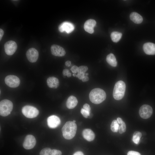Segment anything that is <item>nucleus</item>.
I'll return each instance as SVG.
<instances>
[{
	"mask_svg": "<svg viewBox=\"0 0 155 155\" xmlns=\"http://www.w3.org/2000/svg\"><path fill=\"white\" fill-rule=\"evenodd\" d=\"M4 33V32L3 30L1 28L0 29V41L1 40Z\"/></svg>",
	"mask_w": 155,
	"mask_h": 155,
	"instance_id": "36",
	"label": "nucleus"
},
{
	"mask_svg": "<svg viewBox=\"0 0 155 155\" xmlns=\"http://www.w3.org/2000/svg\"><path fill=\"white\" fill-rule=\"evenodd\" d=\"M78 67L76 65L73 66L71 69V70L73 74H75L78 72Z\"/></svg>",
	"mask_w": 155,
	"mask_h": 155,
	"instance_id": "30",
	"label": "nucleus"
},
{
	"mask_svg": "<svg viewBox=\"0 0 155 155\" xmlns=\"http://www.w3.org/2000/svg\"><path fill=\"white\" fill-rule=\"evenodd\" d=\"M117 121L119 125H121V124H122L123 123V120L122 119L120 118V117L117 118Z\"/></svg>",
	"mask_w": 155,
	"mask_h": 155,
	"instance_id": "35",
	"label": "nucleus"
},
{
	"mask_svg": "<svg viewBox=\"0 0 155 155\" xmlns=\"http://www.w3.org/2000/svg\"><path fill=\"white\" fill-rule=\"evenodd\" d=\"M74 29L73 24L70 22H65L61 24L59 27V30L61 32H66L67 33L71 32Z\"/></svg>",
	"mask_w": 155,
	"mask_h": 155,
	"instance_id": "13",
	"label": "nucleus"
},
{
	"mask_svg": "<svg viewBox=\"0 0 155 155\" xmlns=\"http://www.w3.org/2000/svg\"><path fill=\"white\" fill-rule=\"evenodd\" d=\"M153 113L152 107L147 104H144L140 108L139 114L141 117L144 119H147L150 118Z\"/></svg>",
	"mask_w": 155,
	"mask_h": 155,
	"instance_id": "7",
	"label": "nucleus"
},
{
	"mask_svg": "<svg viewBox=\"0 0 155 155\" xmlns=\"http://www.w3.org/2000/svg\"><path fill=\"white\" fill-rule=\"evenodd\" d=\"M49 148H45L42 149L40 153V155H50L51 150Z\"/></svg>",
	"mask_w": 155,
	"mask_h": 155,
	"instance_id": "24",
	"label": "nucleus"
},
{
	"mask_svg": "<svg viewBox=\"0 0 155 155\" xmlns=\"http://www.w3.org/2000/svg\"><path fill=\"white\" fill-rule=\"evenodd\" d=\"M119 126V124L118 123L117 121L114 120L112 122L111 125V129L113 132H117L118 130Z\"/></svg>",
	"mask_w": 155,
	"mask_h": 155,
	"instance_id": "23",
	"label": "nucleus"
},
{
	"mask_svg": "<svg viewBox=\"0 0 155 155\" xmlns=\"http://www.w3.org/2000/svg\"><path fill=\"white\" fill-rule=\"evenodd\" d=\"M130 18L133 22L136 24H140L143 21L142 17L136 12L131 13L130 15Z\"/></svg>",
	"mask_w": 155,
	"mask_h": 155,
	"instance_id": "19",
	"label": "nucleus"
},
{
	"mask_svg": "<svg viewBox=\"0 0 155 155\" xmlns=\"http://www.w3.org/2000/svg\"><path fill=\"white\" fill-rule=\"evenodd\" d=\"M76 77L77 78H78V75H76Z\"/></svg>",
	"mask_w": 155,
	"mask_h": 155,
	"instance_id": "43",
	"label": "nucleus"
},
{
	"mask_svg": "<svg viewBox=\"0 0 155 155\" xmlns=\"http://www.w3.org/2000/svg\"><path fill=\"white\" fill-rule=\"evenodd\" d=\"M5 82L8 86L12 88L18 87L20 83L19 78L13 75H9L6 77L5 79Z\"/></svg>",
	"mask_w": 155,
	"mask_h": 155,
	"instance_id": "6",
	"label": "nucleus"
},
{
	"mask_svg": "<svg viewBox=\"0 0 155 155\" xmlns=\"http://www.w3.org/2000/svg\"><path fill=\"white\" fill-rule=\"evenodd\" d=\"M96 24V21L92 19L88 20L84 23V29L86 32L92 34L94 32V28Z\"/></svg>",
	"mask_w": 155,
	"mask_h": 155,
	"instance_id": "14",
	"label": "nucleus"
},
{
	"mask_svg": "<svg viewBox=\"0 0 155 155\" xmlns=\"http://www.w3.org/2000/svg\"><path fill=\"white\" fill-rule=\"evenodd\" d=\"M78 78L80 80H82L85 75V73H78Z\"/></svg>",
	"mask_w": 155,
	"mask_h": 155,
	"instance_id": "32",
	"label": "nucleus"
},
{
	"mask_svg": "<svg viewBox=\"0 0 155 155\" xmlns=\"http://www.w3.org/2000/svg\"><path fill=\"white\" fill-rule=\"evenodd\" d=\"M127 155H141L138 152L133 151H130L128 152Z\"/></svg>",
	"mask_w": 155,
	"mask_h": 155,
	"instance_id": "29",
	"label": "nucleus"
},
{
	"mask_svg": "<svg viewBox=\"0 0 155 155\" xmlns=\"http://www.w3.org/2000/svg\"><path fill=\"white\" fill-rule=\"evenodd\" d=\"M126 130V125L125 123L123 121L122 124L119 125L118 130L120 134H122L125 132Z\"/></svg>",
	"mask_w": 155,
	"mask_h": 155,
	"instance_id": "25",
	"label": "nucleus"
},
{
	"mask_svg": "<svg viewBox=\"0 0 155 155\" xmlns=\"http://www.w3.org/2000/svg\"><path fill=\"white\" fill-rule=\"evenodd\" d=\"M88 69V67L86 66H81L78 68V73H85Z\"/></svg>",
	"mask_w": 155,
	"mask_h": 155,
	"instance_id": "26",
	"label": "nucleus"
},
{
	"mask_svg": "<svg viewBox=\"0 0 155 155\" xmlns=\"http://www.w3.org/2000/svg\"><path fill=\"white\" fill-rule=\"evenodd\" d=\"M89 78L86 75H84L82 80L83 82H86L88 81L89 80Z\"/></svg>",
	"mask_w": 155,
	"mask_h": 155,
	"instance_id": "34",
	"label": "nucleus"
},
{
	"mask_svg": "<svg viewBox=\"0 0 155 155\" xmlns=\"http://www.w3.org/2000/svg\"><path fill=\"white\" fill-rule=\"evenodd\" d=\"M77 126L75 123L72 121L66 122L62 129L64 137L67 140H70L75 136L77 131Z\"/></svg>",
	"mask_w": 155,
	"mask_h": 155,
	"instance_id": "1",
	"label": "nucleus"
},
{
	"mask_svg": "<svg viewBox=\"0 0 155 155\" xmlns=\"http://www.w3.org/2000/svg\"><path fill=\"white\" fill-rule=\"evenodd\" d=\"M13 108L12 102L9 100L4 99L0 102V114L2 116L5 117L11 113Z\"/></svg>",
	"mask_w": 155,
	"mask_h": 155,
	"instance_id": "4",
	"label": "nucleus"
},
{
	"mask_svg": "<svg viewBox=\"0 0 155 155\" xmlns=\"http://www.w3.org/2000/svg\"><path fill=\"white\" fill-rule=\"evenodd\" d=\"M47 84L49 88L55 89L59 87V82L57 78L54 77H50L47 78Z\"/></svg>",
	"mask_w": 155,
	"mask_h": 155,
	"instance_id": "17",
	"label": "nucleus"
},
{
	"mask_svg": "<svg viewBox=\"0 0 155 155\" xmlns=\"http://www.w3.org/2000/svg\"><path fill=\"white\" fill-rule=\"evenodd\" d=\"M51 53L53 55L58 57H62L65 54V51L61 46L56 44H53L51 48Z\"/></svg>",
	"mask_w": 155,
	"mask_h": 155,
	"instance_id": "12",
	"label": "nucleus"
},
{
	"mask_svg": "<svg viewBox=\"0 0 155 155\" xmlns=\"http://www.w3.org/2000/svg\"><path fill=\"white\" fill-rule=\"evenodd\" d=\"M81 113L83 117L86 118H87L88 116L90 115V112H89L84 108L81 109Z\"/></svg>",
	"mask_w": 155,
	"mask_h": 155,
	"instance_id": "27",
	"label": "nucleus"
},
{
	"mask_svg": "<svg viewBox=\"0 0 155 155\" xmlns=\"http://www.w3.org/2000/svg\"><path fill=\"white\" fill-rule=\"evenodd\" d=\"M4 50L7 55H13L16 51L17 45L16 43L13 40H9L6 42L4 45Z\"/></svg>",
	"mask_w": 155,
	"mask_h": 155,
	"instance_id": "9",
	"label": "nucleus"
},
{
	"mask_svg": "<svg viewBox=\"0 0 155 155\" xmlns=\"http://www.w3.org/2000/svg\"><path fill=\"white\" fill-rule=\"evenodd\" d=\"M78 103V101L76 97L73 96H71L67 98L66 105L68 108L72 109L76 106Z\"/></svg>",
	"mask_w": 155,
	"mask_h": 155,
	"instance_id": "18",
	"label": "nucleus"
},
{
	"mask_svg": "<svg viewBox=\"0 0 155 155\" xmlns=\"http://www.w3.org/2000/svg\"><path fill=\"white\" fill-rule=\"evenodd\" d=\"M69 72V71L68 69H65L63 70V74L64 76H66Z\"/></svg>",
	"mask_w": 155,
	"mask_h": 155,
	"instance_id": "33",
	"label": "nucleus"
},
{
	"mask_svg": "<svg viewBox=\"0 0 155 155\" xmlns=\"http://www.w3.org/2000/svg\"><path fill=\"white\" fill-rule=\"evenodd\" d=\"M141 133L139 131H135L133 135V141L135 144H138L140 142V138L142 137Z\"/></svg>",
	"mask_w": 155,
	"mask_h": 155,
	"instance_id": "22",
	"label": "nucleus"
},
{
	"mask_svg": "<svg viewBox=\"0 0 155 155\" xmlns=\"http://www.w3.org/2000/svg\"><path fill=\"white\" fill-rule=\"evenodd\" d=\"M73 123H75V120H73V121H72Z\"/></svg>",
	"mask_w": 155,
	"mask_h": 155,
	"instance_id": "42",
	"label": "nucleus"
},
{
	"mask_svg": "<svg viewBox=\"0 0 155 155\" xmlns=\"http://www.w3.org/2000/svg\"></svg>",
	"mask_w": 155,
	"mask_h": 155,
	"instance_id": "44",
	"label": "nucleus"
},
{
	"mask_svg": "<svg viewBox=\"0 0 155 155\" xmlns=\"http://www.w3.org/2000/svg\"><path fill=\"white\" fill-rule=\"evenodd\" d=\"M38 51L33 48L28 49L26 53L28 60L31 63H34L36 61L38 57Z\"/></svg>",
	"mask_w": 155,
	"mask_h": 155,
	"instance_id": "10",
	"label": "nucleus"
},
{
	"mask_svg": "<svg viewBox=\"0 0 155 155\" xmlns=\"http://www.w3.org/2000/svg\"><path fill=\"white\" fill-rule=\"evenodd\" d=\"M83 108L90 112L91 108L90 105L88 104L87 103L84 104L83 106Z\"/></svg>",
	"mask_w": 155,
	"mask_h": 155,
	"instance_id": "31",
	"label": "nucleus"
},
{
	"mask_svg": "<svg viewBox=\"0 0 155 155\" xmlns=\"http://www.w3.org/2000/svg\"><path fill=\"white\" fill-rule=\"evenodd\" d=\"M85 74L86 75V76H87L88 75V73H85Z\"/></svg>",
	"mask_w": 155,
	"mask_h": 155,
	"instance_id": "41",
	"label": "nucleus"
},
{
	"mask_svg": "<svg viewBox=\"0 0 155 155\" xmlns=\"http://www.w3.org/2000/svg\"><path fill=\"white\" fill-rule=\"evenodd\" d=\"M71 73L69 72L68 73L67 76L68 77H70L71 76Z\"/></svg>",
	"mask_w": 155,
	"mask_h": 155,
	"instance_id": "39",
	"label": "nucleus"
},
{
	"mask_svg": "<svg viewBox=\"0 0 155 155\" xmlns=\"http://www.w3.org/2000/svg\"><path fill=\"white\" fill-rule=\"evenodd\" d=\"M51 155H62V152L59 150L56 149L52 150L50 153Z\"/></svg>",
	"mask_w": 155,
	"mask_h": 155,
	"instance_id": "28",
	"label": "nucleus"
},
{
	"mask_svg": "<svg viewBox=\"0 0 155 155\" xmlns=\"http://www.w3.org/2000/svg\"><path fill=\"white\" fill-rule=\"evenodd\" d=\"M65 64L66 66L69 67L71 65V62L69 61H67L65 62Z\"/></svg>",
	"mask_w": 155,
	"mask_h": 155,
	"instance_id": "38",
	"label": "nucleus"
},
{
	"mask_svg": "<svg viewBox=\"0 0 155 155\" xmlns=\"http://www.w3.org/2000/svg\"><path fill=\"white\" fill-rule=\"evenodd\" d=\"M47 121L48 125L51 128L57 127L61 123L59 118L55 115H52L49 117L47 119Z\"/></svg>",
	"mask_w": 155,
	"mask_h": 155,
	"instance_id": "11",
	"label": "nucleus"
},
{
	"mask_svg": "<svg viewBox=\"0 0 155 155\" xmlns=\"http://www.w3.org/2000/svg\"><path fill=\"white\" fill-rule=\"evenodd\" d=\"M143 49L144 52L148 55L155 54V44L151 42H147L143 46Z\"/></svg>",
	"mask_w": 155,
	"mask_h": 155,
	"instance_id": "15",
	"label": "nucleus"
},
{
	"mask_svg": "<svg viewBox=\"0 0 155 155\" xmlns=\"http://www.w3.org/2000/svg\"><path fill=\"white\" fill-rule=\"evenodd\" d=\"M36 141L34 137L31 135H28L25 137L23 143V147L26 149L30 150L35 146Z\"/></svg>",
	"mask_w": 155,
	"mask_h": 155,
	"instance_id": "8",
	"label": "nucleus"
},
{
	"mask_svg": "<svg viewBox=\"0 0 155 155\" xmlns=\"http://www.w3.org/2000/svg\"><path fill=\"white\" fill-rule=\"evenodd\" d=\"M73 76L75 77H76V75L75 74H73Z\"/></svg>",
	"mask_w": 155,
	"mask_h": 155,
	"instance_id": "40",
	"label": "nucleus"
},
{
	"mask_svg": "<svg viewBox=\"0 0 155 155\" xmlns=\"http://www.w3.org/2000/svg\"><path fill=\"white\" fill-rule=\"evenodd\" d=\"M126 89V85L125 82L120 80L117 82L114 86L113 96L117 100L121 99L124 97Z\"/></svg>",
	"mask_w": 155,
	"mask_h": 155,
	"instance_id": "3",
	"label": "nucleus"
},
{
	"mask_svg": "<svg viewBox=\"0 0 155 155\" xmlns=\"http://www.w3.org/2000/svg\"><path fill=\"white\" fill-rule=\"evenodd\" d=\"M106 94L105 91L100 88L92 89L90 93L89 98L93 103L98 104L103 102L106 99Z\"/></svg>",
	"mask_w": 155,
	"mask_h": 155,
	"instance_id": "2",
	"label": "nucleus"
},
{
	"mask_svg": "<svg viewBox=\"0 0 155 155\" xmlns=\"http://www.w3.org/2000/svg\"><path fill=\"white\" fill-rule=\"evenodd\" d=\"M122 35V34L121 33L117 32H113L111 33V37L112 41L117 42L120 40Z\"/></svg>",
	"mask_w": 155,
	"mask_h": 155,
	"instance_id": "21",
	"label": "nucleus"
},
{
	"mask_svg": "<svg viewBox=\"0 0 155 155\" xmlns=\"http://www.w3.org/2000/svg\"><path fill=\"white\" fill-rule=\"evenodd\" d=\"M106 60L107 62L112 66L115 67L117 66V63L116 59L113 54L110 53L108 55Z\"/></svg>",
	"mask_w": 155,
	"mask_h": 155,
	"instance_id": "20",
	"label": "nucleus"
},
{
	"mask_svg": "<svg viewBox=\"0 0 155 155\" xmlns=\"http://www.w3.org/2000/svg\"><path fill=\"white\" fill-rule=\"evenodd\" d=\"M73 155H84L83 153L80 151H78L75 152Z\"/></svg>",
	"mask_w": 155,
	"mask_h": 155,
	"instance_id": "37",
	"label": "nucleus"
},
{
	"mask_svg": "<svg viewBox=\"0 0 155 155\" xmlns=\"http://www.w3.org/2000/svg\"><path fill=\"white\" fill-rule=\"evenodd\" d=\"M83 137L88 141H93L95 137V135L93 131L90 129H84L82 132Z\"/></svg>",
	"mask_w": 155,
	"mask_h": 155,
	"instance_id": "16",
	"label": "nucleus"
},
{
	"mask_svg": "<svg viewBox=\"0 0 155 155\" xmlns=\"http://www.w3.org/2000/svg\"><path fill=\"white\" fill-rule=\"evenodd\" d=\"M22 112L25 117L29 118H35L39 113V111L36 108L30 105L24 106L22 108Z\"/></svg>",
	"mask_w": 155,
	"mask_h": 155,
	"instance_id": "5",
	"label": "nucleus"
}]
</instances>
